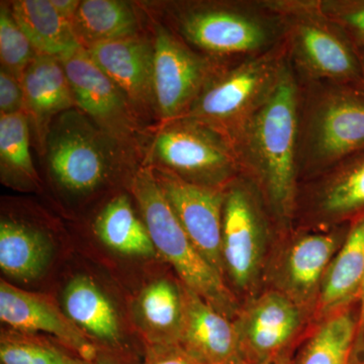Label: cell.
Listing matches in <instances>:
<instances>
[{
    "label": "cell",
    "instance_id": "obj_1",
    "mask_svg": "<svg viewBox=\"0 0 364 364\" xmlns=\"http://www.w3.org/2000/svg\"><path fill=\"white\" fill-rule=\"evenodd\" d=\"M131 191L157 255L171 265L184 287L234 321L241 311L234 294L189 239L150 166L144 164L135 170Z\"/></svg>",
    "mask_w": 364,
    "mask_h": 364
},
{
    "label": "cell",
    "instance_id": "obj_2",
    "mask_svg": "<svg viewBox=\"0 0 364 364\" xmlns=\"http://www.w3.org/2000/svg\"><path fill=\"white\" fill-rule=\"evenodd\" d=\"M248 154L257 170L272 210L280 219L293 212L296 177L298 90L282 66L267 100L244 129Z\"/></svg>",
    "mask_w": 364,
    "mask_h": 364
},
{
    "label": "cell",
    "instance_id": "obj_3",
    "mask_svg": "<svg viewBox=\"0 0 364 364\" xmlns=\"http://www.w3.org/2000/svg\"><path fill=\"white\" fill-rule=\"evenodd\" d=\"M45 154L53 181L64 193L87 196L114 181L136 152L100 130L78 109L55 119Z\"/></svg>",
    "mask_w": 364,
    "mask_h": 364
},
{
    "label": "cell",
    "instance_id": "obj_4",
    "mask_svg": "<svg viewBox=\"0 0 364 364\" xmlns=\"http://www.w3.org/2000/svg\"><path fill=\"white\" fill-rule=\"evenodd\" d=\"M145 165L191 183L224 188L233 174L235 159L226 136L193 119H177L158 128Z\"/></svg>",
    "mask_w": 364,
    "mask_h": 364
},
{
    "label": "cell",
    "instance_id": "obj_5",
    "mask_svg": "<svg viewBox=\"0 0 364 364\" xmlns=\"http://www.w3.org/2000/svg\"><path fill=\"white\" fill-rule=\"evenodd\" d=\"M272 55H263L214 79L181 119H193L223 136L244 131L272 92L282 71Z\"/></svg>",
    "mask_w": 364,
    "mask_h": 364
},
{
    "label": "cell",
    "instance_id": "obj_6",
    "mask_svg": "<svg viewBox=\"0 0 364 364\" xmlns=\"http://www.w3.org/2000/svg\"><path fill=\"white\" fill-rule=\"evenodd\" d=\"M59 60L79 111L100 130L136 153L142 146V121L123 91L95 63L83 47Z\"/></svg>",
    "mask_w": 364,
    "mask_h": 364
},
{
    "label": "cell",
    "instance_id": "obj_7",
    "mask_svg": "<svg viewBox=\"0 0 364 364\" xmlns=\"http://www.w3.org/2000/svg\"><path fill=\"white\" fill-rule=\"evenodd\" d=\"M267 228L255 196L236 184L226 191L222 223L225 275L236 289L250 291L262 269Z\"/></svg>",
    "mask_w": 364,
    "mask_h": 364
},
{
    "label": "cell",
    "instance_id": "obj_8",
    "mask_svg": "<svg viewBox=\"0 0 364 364\" xmlns=\"http://www.w3.org/2000/svg\"><path fill=\"white\" fill-rule=\"evenodd\" d=\"M62 309L95 345L97 364L141 363L143 355L129 343L117 306L92 277L78 274L67 282Z\"/></svg>",
    "mask_w": 364,
    "mask_h": 364
},
{
    "label": "cell",
    "instance_id": "obj_9",
    "mask_svg": "<svg viewBox=\"0 0 364 364\" xmlns=\"http://www.w3.org/2000/svg\"><path fill=\"white\" fill-rule=\"evenodd\" d=\"M153 43L157 116L167 123L188 112L214 80L213 68L162 26H156Z\"/></svg>",
    "mask_w": 364,
    "mask_h": 364
},
{
    "label": "cell",
    "instance_id": "obj_10",
    "mask_svg": "<svg viewBox=\"0 0 364 364\" xmlns=\"http://www.w3.org/2000/svg\"><path fill=\"white\" fill-rule=\"evenodd\" d=\"M303 314V309L280 291H267L241 310L233 322L244 364H267L294 350Z\"/></svg>",
    "mask_w": 364,
    "mask_h": 364
},
{
    "label": "cell",
    "instance_id": "obj_11",
    "mask_svg": "<svg viewBox=\"0 0 364 364\" xmlns=\"http://www.w3.org/2000/svg\"><path fill=\"white\" fill-rule=\"evenodd\" d=\"M151 168L193 245L225 279L222 256L225 189L191 183L167 170L159 167Z\"/></svg>",
    "mask_w": 364,
    "mask_h": 364
},
{
    "label": "cell",
    "instance_id": "obj_12",
    "mask_svg": "<svg viewBox=\"0 0 364 364\" xmlns=\"http://www.w3.org/2000/svg\"><path fill=\"white\" fill-rule=\"evenodd\" d=\"M0 320L16 331L48 335L88 363H98L97 350L92 342L63 309L45 294L25 291L2 279Z\"/></svg>",
    "mask_w": 364,
    "mask_h": 364
},
{
    "label": "cell",
    "instance_id": "obj_13",
    "mask_svg": "<svg viewBox=\"0 0 364 364\" xmlns=\"http://www.w3.org/2000/svg\"><path fill=\"white\" fill-rule=\"evenodd\" d=\"M128 98L142 121L157 116L154 91V43L141 35L100 43L85 49Z\"/></svg>",
    "mask_w": 364,
    "mask_h": 364
},
{
    "label": "cell",
    "instance_id": "obj_14",
    "mask_svg": "<svg viewBox=\"0 0 364 364\" xmlns=\"http://www.w3.org/2000/svg\"><path fill=\"white\" fill-rule=\"evenodd\" d=\"M181 287L183 315L177 345L200 364H244L233 321Z\"/></svg>",
    "mask_w": 364,
    "mask_h": 364
},
{
    "label": "cell",
    "instance_id": "obj_15",
    "mask_svg": "<svg viewBox=\"0 0 364 364\" xmlns=\"http://www.w3.org/2000/svg\"><path fill=\"white\" fill-rule=\"evenodd\" d=\"M25 114L40 153H44L53 122L63 112L77 109L61 61L38 54L21 78Z\"/></svg>",
    "mask_w": 364,
    "mask_h": 364
},
{
    "label": "cell",
    "instance_id": "obj_16",
    "mask_svg": "<svg viewBox=\"0 0 364 364\" xmlns=\"http://www.w3.org/2000/svg\"><path fill=\"white\" fill-rule=\"evenodd\" d=\"M189 43L214 54H239L261 49L268 41L267 28L247 14L224 9L189 11L181 20Z\"/></svg>",
    "mask_w": 364,
    "mask_h": 364
},
{
    "label": "cell",
    "instance_id": "obj_17",
    "mask_svg": "<svg viewBox=\"0 0 364 364\" xmlns=\"http://www.w3.org/2000/svg\"><path fill=\"white\" fill-rule=\"evenodd\" d=\"M364 147V100L334 95L314 114L310 148L318 162L341 159Z\"/></svg>",
    "mask_w": 364,
    "mask_h": 364
},
{
    "label": "cell",
    "instance_id": "obj_18",
    "mask_svg": "<svg viewBox=\"0 0 364 364\" xmlns=\"http://www.w3.org/2000/svg\"><path fill=\"white\" fill-rule=\"evenodd\" d=\"M338 246V239L331 234L305 235L294 242L282 265L280 291L303 310L318 301L323 279Z\"/></svg>",
    "mask_w": 364,
    "mask_h": 364
},
{
    "label": "cell",
    "instance_id": "obj_19",
    "mask_svg": "<svg viewBox=\"0 0 364 364\" xmlns=\"http://www.w3.org/2000/svg\"><path fill=\"white\" fill-rule=\"evenodd\" d=\"M145 346L177 345L183 315L181 282L167 277L146 284L133 305Z\"/></svg>",
    "mask_w": 364,
    "mask_h": 364
},
{
    "label": "cell",
    "instance_id": "obj_20",
    "mask_svg": "<svg viewBox=\"0 0 364 364\" xmlns=\"http://www.w3.org/2000/svg\"><path fill=\"white\" fill-rule=\"evenodd\" d=\"M54 255L49 235L18 220L0 222V268L9 279L28 284L40 279Z\"/></svg>",
    "mask_w": 364,
    "mask_h": 364
},
{
    "label": "cell",
    "instance_id": "obj_21",
    "mask_svg": "<svg viewBox=\"0 0 364 364\" xmlns=\"http://www.w3.org/2000/svg\"><path fill=\"white\" fill-rule=\"evenodd\" d=\"M294 43L296 57L312 75L348 79L358 74V62L348 46L321 23H299L294 28Z\"/></svg>",
    "mask_w": 364,
    "mask_h": 364
},
{
    "label": "cell",
    "instance_id": "obj_22",
    "mask_svg": "<svg viewBox=\"0 0 364 364\" xmlns=\"http://www.w3.org/2000/svg\"><path fill=\"white\" fill-rule=\"evenodd\" d=\"M364 279V217L353 225L345 243L333 258L318 293L317 305L327 317L359 296Z\"/></svg>",
    "mask_w": 364,
    "mask_h": 364
},
{
    "label": "cell",
    "instance_id": "obj_23",
    "mask_svg": "<svg viewBox=\"0 0 364 364\" xmlns=\"http://www.w3.org/2000/svg\"><path fill=\"white\" fill-rule=\"evenodd\" d=\"M9 7L38 54L62 59L81 47L73 26L60 16L51 0H18Z\"/></svg>",
    "mask_w": 364,
    "mask_h": 364
},
{
    "label": "cell",
    "instance_id": "obj_24",
    "mask_svg": "<svg viewBox=\"0 0 364 364\" xmlns=\"http://www.w3.org/2000/svg\"><path fill=\"white\" fill-rule=\"evenodd\" d=\"M93 230L98 240L114 252L136 258L158 256L142 217L136 214L127 195L114 196L105 205Z\"/></svg>",
    "mask_w": 364,
    "mask_h": 364
},
{
    "label": "cell",
    "instance_id": "obj_25",
    "mask_svg": "<svg viewBox=\"0 0 364 364\" xmlns=\"http://www.w3.org/2000/svg\"><path fill=\"white\" fill-rule=\"evenodd\" d=\"M72 26L85 49L139 35V21L133 6L119 0H83Z\"/></svg>",
    "mask_w": 364,
    "mask_h": 364
},
{
    "label": "cell",
    "instance_id": "obj_26",
    "mask_svg": "<svg viewBox=\"0 0 364 364\" xmlns=\"http://www.w3.org/2000/svg\"><path fill=\"white\" fill-rule=\"evenodd\" d=\"M31 130L25 112L0 116V176L2 183L16 191L40 188L31 154Z\"/></svg>",
    "mask_w": 364,
    "mask_h": 364
},
{
    "label": "cell",
    "instance_id": "obj_27",
    "mask_svg": "<svg viewBox=\"0 0 364 364\" xmlns=\"http://www.w3.org/2000/svg\"><path fill=\"white\" fill-rule=\"evenodd\" d=\"M358 316L342 309L325 317L291 364H350Z\"/></svg>",
    "mask_w": 364,
    "mask_h": 364
},
{
    "label": "cell",
    "instance_id": "obj_28",
    "mask_svg": "<svg viewBox=\"0 0 364 364\" xmlns=\"http://www.w3.org/2000/svg\"><path fill=\"white\" fill-rule=\"evenodd\" d=\"M1 364H92L56 340L13 329L0 335Z\"/></svg>",
    "mask_w": 364,
    "mask_h": 364
},
{
    "label": "cell",
    "instance_id": "obj_29",
    "mask_svg": "<svg viewBox=\"0 0 364 364\" xmlns=\"http://www.w3.org/2000/svg\"><path fill=\"white\" fill-rule=\"evenodd\" d=\"M32 43L14 20L11 7L0 6V61L1 68L21 81L26 69L37 56Z\"/></svg>",
    "mask_w": 364,
    "mask_h": 364
},
{
    "label": "cell",
    "instance_id": "obj_30",
    "mask_svg": "<svg viewBox=\"0 0 364 364\" xmlns=\"http://www.w3.org/2000/svg\"><path fill=\"white\" fill-rule=\"evenodd\" d=\"M322 208L333 215L350 214L364 208V160L328 186L323 196Z\"/></svg>",
    "mask_w": 364,
    "mask_h": 364
},
{
    "label": "cell",
    "instance_id": "obj_31",
    "mask_svg": "<svg viewBox=\"0 0 364 364\" xmlns=\"http://www.w3.org/2000/svg\"><path fill=\"white\" fill-rule=\"evenodd\" d=\"M322 9V13L328 18L348 28L354 36L364 43V2H328L323 4Z\"/></svg>",
    "mask_w": 364,
    "mask_h": 364
},
{
    "label": "cell",
    "instance_id": "obj_32",
    "mask_svg": "<svg viewBox=\"0 0 364 364\" xmlns=\"http://www.w3.org/2000/svg\"><path fill=\"white\" fill-rule=\"evenodd\" d=\"M25 111V100L20 80L9 72L0 70V114L11 116Z\"/></svg>",
    "mask_w": 364,
    "mask_h": 364
},
{
    "label": "cell",
    "instance_id": "obj_33",
    "mask_svg": "<svg viewBox=\"0 0 364 364\" xmlns=\"http://www.w3.org/2000/svg\"><path fill=\"white\" fill-rule=\"evenodd\" d=\"M140 364H200L188 355L178 345L145 346Z\"/></svg>",
    "mask_w": 364,
    "mask_h": 364
},
{
    "label": "cell",
    "instance_id": "obj_34",
    "mask_svg": "<svg viewBox=\"0 0 364 364\" xmlns=\"http://www.w3.org/2000/svg\"><path fill=\"white\" fill-rule=\"evenodd\" d=\"M51 1L62 18L70 21L71 23H73L81 1L79 0H51Z\"/></svg>",
    "mask_w": 364,
    "mask_h": 364
},
{
    "label": "cell",
    "instance_id": "obj_35",
    "mask_svg": "<svg viewBox=\"0 0 364 364\" xmlns=\"http://www.w3.org/2000/svg\"><path fill=\"white\" fill-rule=\"evenodd\" d=\"M360 306H359L358 335H356L355 349L354 352L364 350V279L360 293Z\"/></svg>",
    "mask_w": 364,
    "mask_h": 364
},
{
    "label": "cell",
    "instance_id": "obj_36",
    "mask_svg": "<svg viewBox=\"0 0 364 364\" xmlns=\"http://www.w3.org/2000/svg\"><path fill=\"white\" fill-rule=\"evenodd\" d=\"M293 363V350L284 352L267 364H291Z\"/></svg>",
    "mask_w": 364,
    "mask_h": 364
},
{
    "label": "cell",
    "instance_id": "obj_37",
    "mask_svg": "<svg viewBox=\"0 0 364 364\" xmlns=\"http://www.w3.org/2000/svg\"><path fill=\"white\" fill-rule=\"evenodd\" d=\"M350 364H364V350L354 352Z\"/></svg>",
    "mask_w": 364,
    "mask_h": 364
},
{
    "label": "cell",
    "instance_id": "obj_38",
    "mask_svg": "<svg viewBox=\"0 0 364 364\" xmlns=\"http://www.w3.org/2000/svg\"><path fill=\"white\" fill-rule=\"evenodd\" d=\"M361 70H363V76H364V56L363 58V61H361Z\"/></svg>",
    "mask_w": 364,
    "mask_h": 364
}]
</instances>
